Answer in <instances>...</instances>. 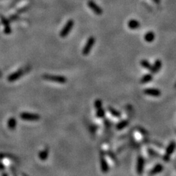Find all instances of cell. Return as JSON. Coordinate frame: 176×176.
Here are the masks:
<instances>
[{"label":"cell","instance_id":"1","mask_svg":"<svg viewBox=\"0 0 176 176\" xmlns=\"http://www.w3.org/2000/svg\"><path fill=\"white\" fill-rule=\"evenodd\" d=\"M43 78L48 81H51L53 82H56V83L64 84H65L67 79L65 76L61 75H54V74H45L43 75Z\"/></svg>","mask_w":176,"mask_h":176},{"label":"cell","instance_id":"2","mask_svg":"<svg viewBox=\"0 0 176 176\" xmlns=\"http://www.w3.org/2000/svg\"><path fill=\"white\" fill-rule=\"evenodd\" d=\"M175 148H176V144L175 142H171L169 144L168 147L166 148L165 153H164L163 157L164 161L167 162L170 160L171 155H172L173 152H174Z\"/></svg>","mask_w":176,"mask_h":176},{"label":"cell","instance_id":"3","mask_svg":"<svg viewBox=\"0 0 176 176\" xmlns=\"http://www.w3.org/2000/svg\"><path fill=\"white\" fill-rule=\"evenodd\" d=\"M74 26V21L73 20H69L67 22L65 25L62 28V30L60 32V37L62 38L66 37L67 35L69 34V33L71 32L73 27Z\"/></svg>","mask_w":176,"mask_h":176},{"label":"cell","instance_id":"4","mask_svg":"<svg viewBox=\"0 0 176 176\" xmlns=\"http://www.w3.org/2000/svg\"><path fill=\"white\" fill-rule=\"evenodd\" d=\"M22 119L28 121H37L40 119V115L36 113H32L29 112H23L20 114Z\"/></svg>","mask_w":176,"mask_h":176},{"label":"cell","instance_id":"5","mask_svg":"<svg viewBox=\"0 0 176 176\" xmlns=\"http://www.w3.org/2000/svg\"><path fill=\"white\" fill-rule=\"evenodd\" d=\"M95 43V39L93 37H91L89 38L87 41V43L84 46V47L82 49V54L84 55H87L90 53L91 49H92L93 45Z\"/></svg>","mask_w":176,"mask_h":176},{"label":"cell","instance_id":"6","mask_svg":"<svg viewBox=\"0 0 176 176\" xmlns=\"http://www.w3.org/2000/svg\"><path fill=\"white\" fill-rule=\"evenodd\" d=\"M145 166V160L142 156H138L137 158L136 173L138 175H142L144 172Z\"/></svg>","mask_w":176,"mask_h":176},{"label":"cell","instance_id":"7","mask_svg":"<svg viewBox=\"0 0 176 176\" xmlns=\"http://www.w3.org/2000/svg\"><path fill=\"white\" fill-rule=\"evenodd\" d=\"M144 93L145 95L155 97H160V95H161V91L159 89L156 88H147L146 90H144Z\"/></svg>","mask_w":176,"mask_h":176},{"label":"cell","instance_id":"8","mask_svg":"<svg viewBox=\"0 0 176 176\" xmlns=\"http://www.w3.org/2000/svg\"><path fill=\"white\" fill-rule=\"evenodd\" d=\"M100 163H101V168L102 172L104 173L108 172L109 170V166L104 155L102 153L100 155Z\"/></svg>","mask_w":176,"mask_h":176},{"label":"cell","instance_id":"9","mask_svg":"<svg viewBox=\"0 0 176 176\" xmlns=\"http://www.w3.org/2000/svg\"><path fill=\"white\" fill-rule=\"evenodd\" d=\"M161 67H162V61H160V59H157L155 61L154 64L151 66L150 71L151 72V73H153V74H156V73H157L160 69H161Z\"/></svg>","mask_w":176,"mask_h":176},{"label":"cell","instance_id":"10","mask_svg":"<svg viewBox=\"0 0 176 176\" xmlns=\"http://www.w3.org/2000/svg\"><path fill=\"white\" fill-rule=\"evenodd\" d=\"M88 6H89V7L91 8V10H92L95 13H96L97 15H100L102 14V11L101 10V9L97 5V4H95L94 2L89 1Z\"/></svg>","mask_w":176,"mask_h":176},{"label":"cell","instance_id":"11","mask_svg":"<svg viewBox=\"0 0 176 176\" xmlns=\"http://www.w3.org/2000/svg\"><path fill=\"white\" fill-rule=\"evenodd\" d=\"M163 170V166L161 164H157L156 165L151 169V171H150V175H155L157 173H159Z\"/></svg>","mask_w":176,"mask_h":176},{"label":"cell","instance_id":"12","mask_svg":"<svg viewBox=\"0 0 176 176\" xmlns=\"http://www.w3.org/2000/svg\"><path fill=\"white\" fill-rule=\"evenodd\" d=\"M129 122L128 120H127V119L121 120V121L118 122V123L116 124L115 128H116V129L118 131H121L125 127H127L129 125Z\"/></svg>","mask_w":176,"mask_h":176},{"label":"cell","instance_id":"13","mask_svg":"<svg viewBox=\"0 0 176 176\" xmlns=\"http://www.w3.org/2000/svg\"><path fill=\"white\" fill-rule=\"evenodd\" d=\"M155 39V33L152 32H149L144 35V40L147 43H152Z\"/></svg>","mask_w":176,"mask_h":176},{"label":"cell","instance_id":"14","mask_svg":"<svg viewBox=\"0 0 176 176\" xmlns=\"http://www.w3.org/2000/svg\"><path fill=\"white\" fill-rule=\"evenodd\" d=\"M128 26L131 30H136L140 28V24L138 21L136 20H131L128 22Z\"/></svg>","mask_w":176,"mask_h":176},{"label":"cell","instance_id":"15","mask_svg":"<svg viewBox=\"0 0 176 176\" xmlns=\"http://www.w3.org/2000/svg\"><path fill=\"white\" fill-rule=\"evenodd\" d=\"M153 80V75L151 74H146L144 75L142 77V78L140 79V83L141 84H148L151 81H152Z\"/></svg>","mask_w":176,"mask_h":176},{"label":"cell","instance_id":"16","mask_svg":"<svg viewBox=\"0 0 176 176\" xmlns=\"http://www.w3.org/2000/svg\"><path fill=\"white\" fill-rule=\"evenodd\" d=\"M108 112H110V114L113 115V117L119 118V117H121V112H120L119 111L117 110L116 109L113 108V107H112V106H109L108 108Z\"/></svg>","mask_w":176,"mask_h":176},{"label":"cell","instance_id":"17","mask_svg":"<svg viewBox=\"0 0 176 176\" xmlns=\"http://www.w3.org/2000/svg\"><path fill=\"white\" fill-rule=\"evenodd\" d=\"M48 155H49V150L48 148H46L39 153V157L41 160L44 161V160H46L48 159Z\"/></svg>","mask_w":176,"mask_h":176},{"label":"cell","instance_id":"18","mask_svg":"<svg viewBox=\"0 0 176 176\" xmlns=\"http://www.w3.org/2000/svg\"><path fill=\"white\" fill-rule=\"evenodd\" d=\"M22 74H23V71H22V70L18 71L17 72L15 73L14 74H11L9 76V80L10 81H14V80L18 79L21 76Z\"/></svg>","mask_w":176,"mask_h":176},{"label":"cell","instance_id":"19","mask_svg":"<svg viewBox=\"0 0 176 176\" xmlns=\"http://www.w3.org/2000/svg\"><path fill=\"white\" fill-rule=\"evenodd\" d=\"M140 65H141L142 67L145 69L147 70H150L151 68V64L150 63V61H148L147 59H142L140 61Z\"/></svg>","mask_w":176,"mask_h":176},{"label":"cell","instance_id":"20","mask_svg":"<svg viewBox=\"0 0 176 176\" xmlns=\"http://www.w3.org/2000/svg\"><path fill=\"white\" fill-rule=\"evenodd\" d=\"M105 116V110L102 108V107L100 108H98L96 112V117L97 118H103Z\"/></svg>","mask_w":176,"mask_h":176},{"label":"cell","instance_id":"21","mask_svg":"<svg viewBox=\"0 0 176 176\" xmlns=\"http://www.w3.org/2000/svg\"><path fill=\"white\" fill-rule=\"evenodd\" d=\"M16 126V120L15 118H11V119L9 121V127L11 129H14Z\"/></svg>","mask_w":176,"mask_h":176},{"label":"cell","instance_id":"22","mask_svg":"<svg viewBox=\"0 0 176 176\" xmlns=\"http://www.w3.org/2000/svg\"><path fill=\"white\" fill-rule=\"evenodd\" d=\"M94 106L95 108H100L102 106V102L101 99H97L94 102Z\"/></svg>","mask_w":176,"mask_h":176},{"label":"cell","instance_id":"23","mask_svg":"<svg viewBox=\"0 0 176 176\" xmlns=\"http://www.w3.org/2000/svg\"><path fill=\"white\" fill-rule=\"evenodd\" d=\"M175 87L176 88V84H175Z\"/></svg>","mask_w":176,"mask_h":176}]
</instances>
